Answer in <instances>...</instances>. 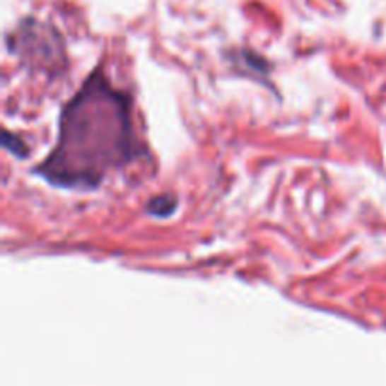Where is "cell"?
I'll list each match as a JSON object with an SVG mask.
<instances>
[{
  "mask_svg": "<svg viewBox=\"0 0 386 386\" xmlns=\"http://www.w3.org/2000/svg\"><path fill=\"white\" fill-rule=\"evenodd\" d=\"M4 134L11 140V144H10V141H4L6 149L13 153V155H17V157H27L28 151H27V147H25V144H23V141L19 140L17 136L10 134V132H4Z\"/></svg>",
  "mask_w": 386,
  "mask_h": 386,
  "instance_id": "obj_4",
  "label": "cell"
},
{
  "mask_svg": "<svg viewBox=\"0 0 386 386\" xmlns=\"http://www.w3.org/2000/svg\"><path fill=\"white\" fill-rule=\"evenodd\" d=\"M175 207H177V198L175 196H170V194H163V196H157V198H153L151 201H149V213H153V215H157V217H168V215H172V213L175 211Z\"/></svg>",
  "mask_w": 386,
  "mask_h": 386,
  "instance_id": "obj_3",
  "label": "cell"
},
{
  "mask_svg": "<svg viewBox=\"0 0 386 386\" xmlns=\"http://www.w3.org/2000/svg\"><path fill=\"white\" fill-rule=\"evenodd\" d=\"M10 49L33 68L59 72V68H62L64 62L61 36L57 34L55 28L38 21L23 23L11 36Z\"/></svg>",
  "mask_w": 386,
  "mask_h": 386,
  "instance_id": "obj_2",
  "label": "cell"
},
{
  "mask_svg": "<svg viewBox=\"0 0 386 386\" xmlns=\"http://www.w3.org/2000/svg\"><path fill=\"white\" fill-rule=\"evenodd\" d=\"M130 110L129 95L115 89L100 68L95 70L62 107L55 147L34 174L53 187L96 189L112 170L147 153L140 149Z\"/></svg>",
  "mask_w": 386,
  "mask_h": 386,
  "instance_id": "obj_1",
  "label": "cell"
}]
</instances>
